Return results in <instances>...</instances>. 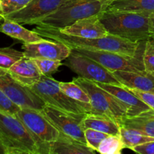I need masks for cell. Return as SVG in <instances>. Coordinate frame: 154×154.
<instances>
[{
  "instance_id": "obj_34",
  "label": "cell",
  "mask_w": 154,
  "mask_h": 154,
  "mask_svg": "<svg viewBox=\"0 0 154 154\" xmlns=\"http://www.w3.org/2000/svg\"><path fill=\"white\" fill-rule=\"evenodd\" d=\"M150 20H151V26H152V32H153V36L154 37V13L150 15Z\"/></svg>"
},
{
  "instance_id": "obj_35",
  "label": "cell",
  "mask_w": 154,
  "mask_h": 154,
  "mask_svg": "<svg viewBox=\"0 0 154 154\" xmlns=\"http://www.w3.org/2000/svg\"><path fill=\"white\" fill-rule=\"evenodd\" d=\"M0 154H6L5 150L4 147H3L2 144L0 142Z\"/></svg>"
},
{
  "instance_id": "obj_29",
  "label": "cell",
  "mask_w": 154,
  "mask_h": 154,
  "mask_svg": "<svg viewBox=\"0 0 154 154\" xmlns=\"http://www.w3.org/2000/svg\"><path fill=\"white\" fill-rule=\"evenodd\" d=\"M32 0H0L3 17L24 8Z\"/></svg>"
},
{
  "instance_id": "obj_33",
  "label": "cell",
  "mask_w": 154,
  "mask_h": 154,
  "mask_svg": "<svg viewBox=\"0 0 154 154\" xmlns=\"http://www.w3.org/2000/svg\"><path fill=\"white\" fill-rule=\"evenodd\" d=\"M132 150L140 154H154V141L135 146Z\"/></svg>"
},
{
  "instance_id": "obj_7",
  "label": "cell",
  "mask_w": 154,
  "mask_h": 154,
  "mask_svg": "<svg viewBox=\"0 0 154 154\" xmlns=\"http://www.w3.org/2000/svg\"><path fill=\"white\" fill-rule=\"evenodd\" d=\"M145 42L146 41L142 42L138 54L135 57H130L114 52L91 51L81 48L72 49V51L98 62L112 72L115 71L143 72L145 71L143 62Z\"/></svg>"
},
{
  "instance_id": "obj_10",
  "label": "cell",
  "mask_w": 154,
  "mask_h": 154,
  "mask_svg": "<svg viewBox=\"0 0 154 154\" xmlns=\"http://www.w3.org/2000/svg\"><path fill=\"white\" fill-rule=\"evenodd\" d=\"M0 89L21 108L42 111L46 103L33 91L12 78L8 70L0 68Z\"/></svg>"
},
{
  "instance_id": "obj_9",
  "label": "cell",
  "mask_w": 154,
  "mask_h": 154,
  "mask_svg": "<svg viewBox=\"0 0 154 154\" xmlns=\"http://www.w3.org/2000/svg\"><path fill=\"white\" fill-rule=\"evenodd\" d=\"M64 65L81 78L94 82L122 85L112 72L85 56L72 51Z\"/></svg>"
},
{
  "instance_id": "obj_19",
  "label": "cell",
  "mask_w": 154,
  "mask_h": 154,
  "mask_svg": "<svg viewBox=\"0 0 154 154\" xmlns=\"http://www.w3.org/2000/svg\"><path fill=\"white\" fill-rule=\"evenodd\" d=\"M0 32L4 33L23 44L41 42L45 39L34 30L31 31L27 29L21 24L5 17L3 18L0 23Z\"/></svg>"
},
{
  "instance_id": "obj_12",
  "label": "cell",
  "mask_w": 154,
  "mask_h": 154,
  "mask_svg": "<svg viewBox=\"0 0 154 154\" xmlns=\"http://www.w3.org/2000/svg\"><path fill=\"white\" fill-rule=\"evenodd\" d=\"M68 0H32L24 8L4 17L21 25H38L41 20L55 11Z\"/></svg>"
},
{
  "instance_id": "obj_22",
  "label": "cell",
  "mask_w": 154,
  "mask_h": 154,
  "mask_svg": "<svg viewBox=\"0 0 154 154\" xmlns=\"http://www.w3.org/2000/svg\"><path fill=\"white\" fill-rule=\"evenodd\" d=\"M84 129H92L108 135H120V125L116 120L105 115L87 114L83 121Z\"/></svg>"
},
{
  "instance_id": "obj_32",
  "label": "cell",
  "mask_w": 154,
  "mask_h": 154,
  "mask_svg": "<svg viewBox=\"0 0 154 154\" xmlns=\"http://www.w3.org/2000/svg\"><path fill=\"white\" fill-rule=\"evenodd\" d=\"M129 91L133 93L134 95L139 98L142 102H144L146 105H148L152 110L154 111V90L150 91H141V90H135V89L127 88Z\"/></svg>"
},
{
  "instance_id": "obj_23",
  "label": "cell",
  "mask_w": 154,
  "mask_h": 154,
  "mask_svg": "<svg viewBox=\"0 0 154 154\" xmlns=\"http://www.w3.org/2000/svg\"><path fill=\"white\" fill-rule=\"evenodd\" d=\"M59 87L69 97L85 105L90 111V114H91L92 108L90 105V96L81 86L72 81V82L59 81Z\"/></svg>"
},
{
  "instance_id": "obj_20",
  "label": "cell",
  "mask_w": 154,
  "mask_h": 154,
  "mask_svg": "<svg viewBox=\"0 0 154 154\" xmlns=\"http://www.w3.org/2000/svg\"><path fill=\"white\" fill-rule=\"evenodd\" d=\"M106 11L137 12L150 17L154 13V0H111Z\"/></svg>"
},
{
  "instance_id": "obj_31",
  "label": "cell",
  "mask_w": 154,
  "mask_h": 154,
  "mask_svg": "<svg viewBox=\"0 0 154 154\" xmlns=\"http://www.w3.org/2000/svg\"><path fill=\"white\" fill-rule=\"evenodd\" d=\"M20 108L0 89V113L16 116Z\"/></svg>"
},
{
  "instance_id": "obj_21",
  "label": "cell",
  "mask_w": 154,
  "mask_h": 154,
  "mask_svg": "<svg viewBox=\"0 0 154 154\" xmlns=\"http://www.w3.org/2000/svg\"><path fill=\"white\" fill-rule=\"evenodd\" d=\"M119 125L154 138V111L151 109L135 117H125Z\"/></svg>"
},
{
  "instance_id": "obj_27",
  "label": "cell",
  "mask_w": 154,
  "mask_h": 154,
  "mask_svg": "<svg viewBox=\"0 0 154 154\" xmlns=\"http://www.w3.org/2000/svg\"><path fill=\"white\" fill-rule=\"evenodd\" d=\"M35 63L37 65L41 73L44 76L51 77L53 74L58 71L59 68L63 66V63L60 60H49V59H33Z\"/></svg>"
},
{
  "instance_id": "obj_17",
  "label": "cell",
  "mask_w": 154,
  "mask_h": 154,
  "mask_svg": "<svg viewBox=\"0 0 154 154\" xmlns=\"http://www.w3.org/2000/svg\"><path fill=\"white\" fill-rule=\"evenodd\" d=\"M113 73L123 87L141 91L154 90V77L146 71H115Z\"/></svg>"
},
{
  "instance_id": "obj_13",
  "label": "cell",
  "mask_w": 154,
  "mask_h": 154,
  "mask_svg": "<svg viewBox=\"0 0 154 154\" xmlns=\"http://www.w3.org/2000/svg\"><path fill=\"white\" fill-rule=\"evenodd\" d=\"M24 57L31 59H49L54 60H66L72 53L67 45L55 41L45 40L33 43L23 44Z\"/></svg>"
},
{
  "instance_id": "obj_26",
  "label": "cell",
  "mask_w": 154,
  "mask_h": 154,
  "mask_svg": "<svg viewBox=\"0 0 154 154\" xmlns=\"http://www.w3.org/2000/svg\"><path fill=\"white\" fill-rule=\"evenodd\" d=\"M23 57V51L12 48H0V68L8 70L16 62Z\"/></svg>"
},
{
  "instance_id": "obj_24",
  "label": "cell",
  "mask_w": 154,
  "mask_h": 154,
  "mask_svg": "<svg viewBox=\"0 0 154 154\" xmlns=\"http://www.w3.org/2000/svg\"><path fill=\"white\" fill-rule=\"evenodd\" d=\"M120 135L126 148L132 150L134 147L154 141L153 137L144 135L138 131L120 126Z\"/></svg>"
},
{
  "instance_id": "obj_6",
  "label": "cell",
  "mask_w": 154,
  "mask_h": 154,
  "mask_svg": "<svg viewBox=\"0 0 154 154\" xmlns=\"http://www.w3.org/2000/svg\"><path fill=\"white\" fill-rule=\"evenodd\" d=\"M31 89L46 105L72 114H90L85 105L67 96L59 87V81L51 77L42 75Z\"/></svg>"
},
{
  "instance_id": "obj_5",
  "label": "cell",
  "mask_w": 154,
  "mask_h": 154,
  "mask_svg": "<svg viewBox=\"0 0 154 154\" xmlns=\"http://www.w3.org/2000/svg\"><path fill=\"white\" fill-rule=\"evenodd\" d=\"M73 81L81 86L90 96L91 114L109 117L116 120L118 124L123 118L129 117V108L94 81L81 77L74 78Z\"/></svg>"
},
{
  "instance_id": "obj_2",
  "label": "cell",
  "mask_w": 154,
  "mask_h": 154,
  "mask_svg": "<svg viewBox=\"0 0 154 154\" xmlns=\"http://www.w3.org/2000/svg\"><path fill=\"white\" fill-rule=\"evenodd\" d=\"M99 18L108 34L133 42H145L153 36L150 16L137 12L106 11Z\"/></svg>"
},
{
  "instance_id": "obj_15",
  "label": "cell",
  "mask_w": 154,
  "mask_h": 154,
  "mask_svg": "<svg viewBox=\"0 0 154 154\" xmlns=\"http://www.w3.org/2000/svg\"><path fill=\"white\" fill-rule=\"evenodd\" d=\"M95 83L102 89L115 96L120 102H123L129 108V117H135V116L139 115L142 113L151 110V108L148 105H146L139 98L129 91L123 86L100 82Z\"/></svg>"
},
{
  "instance_id": "obj_1",
  "label": "cell",
  "mask_w": 154,
  "mask_h": 154,
  "mask_svg": "<svg viewBox=\"0 0 154 154\" xmlns=\"http://www.w3.org/2000/svg\"><path fill=\"white\" fill-rule=\"evenodd\" d=\"M33 30L43 38L61 42L69 46L71 49L81 48L91 51H107L130 57H135L138 54L143 42H133L110 34L103 38H86L65 34L57 29L39 25L36 26Z\"/></svg>"
},
{
  "instance_id": "obj_36",
  "label": "cell",
  "mask_w": 154,
  "mask_h": 154,
  "mask_svg": "<svg viewBox=\"0 0 154 154\" xmlns=\"http://www.w3.org/2000/svg\"><path fill=\"white\" fill-rule=\"evenodd\" d=\"M0 14L2 15V9H1V3H0Z\"/></svg>"
},
{
  "instance_id": "obj_14",
  "label": "cell",
  "mask_w": 154,
  "mask_h": 154,
  "mask_svg": "<svg viewBox=\"0 0 154 154\" xmlns=\"http://www.w3.org/2000/svg\"><path fill=\"white\" fill-rule=\"evenodd\" d=\"M59 30L65 34L86 38H103L109 35L101 22L99 15L83 18L69 26Z\"/></svg>"
},
{
  "instance_id": "obj_18",
  "label": "cell",
  "mask_w": 154,
  "mask_h": 154,
  "mask_svg": "<svg viewBox=\"0 0 154 154\" xmlns=\"http://www.w3.org/2000/svg\"><path fill=\"white\" fill-rule=\"evenodd\" d=\"M96 152L87 144L62 132L49 147V154H93Z\"/></svg>"
},
{
  "instance_id": "obj_25",
  "label": "cell",
  "mask_w": 154,
  "mask_h": 154,
  "mask_svg": "<svg viewBox=\"0 0 154 154\" xmlns=\"http://www.w3.org/2000/svg\"><path fill=\"white\" fill-rule=\"evenodd\" d=\"M125 148L120 135H109L99 144L97 152L102 154H120Z\"/></svg>"
},
{
  "instance_id": "obj_30",
  "label": "cell",
  "mask_w": 154,
  "mask_h": 154,
  "mask_svg": "<svg viewBox=\"0 0 154 154\" xmlns=\"http://www.w3.org/2000/svg\"><path fill=\"white\" fill-rule=\"evenodd\" d=\"M84 135L87 145L97 152L99 144L109 135L95 129H84Z\"/></svg>"
},
{
  "instance_id": "obj_8",
  "label": "cell",
  "mask_w": 154,
  "mask_h": 154,
  "mask_svg": "<svg viewBox=\"0 0 154 154\" xmlns=\"http://www.w3.org/2000/svg\"><path fill=\"white\" fill-rule=\"evenodd\" d=\"M16 117L23 123L38 143L42 154H49L51 143L55 141L60 131L38 110L20 108Z\"/></svg>"
},
{
  "instance_id": "obj_4",
  "label": "cell",
  "mask_w": 154,
  "mask_h": 154,
  "mask_svg": "<svg viewBox=\"0 0 154 154\" xmlns=\"http://www.w3.org/2000/svg\"><path fill=\"white\" fill-rule=\"evenodd\" d=\"M0 142L6 154H42L35 137L16 116L0 113Z\"/></svg>"
},
{
  "instance_id": "obj_3",
  "label": "cell",
  "mask_w": 154,
  "mask_h": 154,
  "mask_svg": "<svg viewBox=\"0 0 154 154\" xmlns=\"http://www.w3.org/2000/svg\"><path fill=\"white\" fill-rule=\"evenodd\" d=\"M111 1L68 0L55 11L41 20L38 25L62 29L83 18L101 14L107 10Z\"/></svg>"
},
{
  "instance_id": "obj_11",
  "label": "cell",
  "mask_w": 154,
  "mask_h": 154,
  "mask_svg": "<svg viewBox=\"0 0 154 154\" xmlns=\"http://www.w3.org/2000/svg\"><path fill=\"white\" fill-rule=\"evenodd\" d=\"M41 112L60 132L87 145L83 126V121L87 114H72L48 105Z\"/></svg>"
},
{
  "instance_id": "obj_16",
  "label": "cell",
  "mask_w": 154,
  "mask_h": 154,
  "mask_svg": "<svg viewBox=\"0 0 154 154\" xmlns=\"http://www.w3.org/2000/svg\"><path fill=\"white\" fill-rule=\"evenodd\" d=\"M8 72L17 81L29 87L38 82L42 77L34 60L26 57L16 62Z\"/></svg>"
},
{
  "instance_id": "obj_28",
  "label": "cell",
  "mask_w": 154,
  "mask_h": 154,
  "mask_svg": "<svg viewBox=\"0 0 154 154\" xmlns=\"http://www.w3.org/2000/svg\"><path fill=\"white\" fill-rule=\"evenodd\" d=\"M143 62L146 72L154 77V37L146 41Z\"/></svg>"
}]
</instances>
